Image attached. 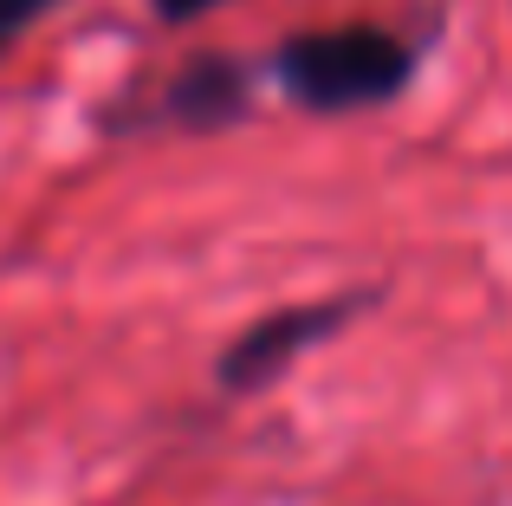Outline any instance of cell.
I'll use <instances>...</instances> for the list:
<instances>
[{"label":"cell","instance_id":"obj_5","mask_svg":"<svg viewBox=\"0 0 512 506\" xmlns=\"http://www.w3.org/2000/svg\"><path fill=\"white\" fill-rule=\"evenodd\" d=\"M150 7H156V20H163V26H188V20H201V13L227 7V0H150Z\"/></svg>","mask_w":512,"mask_h":506},{"label":"cell","instance_id":"obj_3","mask_svg":"<svg viewBox=\"0 0 512 506\" xmlns=\"http://www.w3.org/2000/svg\"><path fill=\"white\" fill-rule=\"evenodd\" d=\"M247 111H253V72L240 59H227V52H201V59H182L163 78V91H156L143 124H169V130L208 137V130L240 124Z\"/></svg>","mask_w":512,"mask_h":506},{"label":"cell","instance_id":"obj_4","mask_svg":"<svg viewBox=\"0 0 512 506\" xmlns=\"http://www.w3.org/2000/svg\"><path fill=\"white\" fill-rule=\"evenodd\" d=\"M59 7L65 0H0V52H7L20 33H33V26L46 20V13H59Z\"/></svg>","mask_w":512,"mask_h":506},{"label":"cell","instance_id":"obj_1","mask_svg":"<svg viewBox=\"0 0 512 506\" xmlns=\"http://www.w3.org/2000/svg\"><path fill=\"white\" fill-rule=\"evenodd\" d=\"M273 85L286 91L299 111L318 117H344V111H376L396 104L415 78V46L402 33L376 20H350V26H312L292 33L273 52Z\"/></svg>","mask_w":512,"mask_h":506},{"label":"cell","instance_id":"obj_2","mask_svg":"<svg viewBox=\"0 0 512 506\" xmlns=\"http://www.w3.org/2000/svg\"><path fill=\"white\" fill-rule=\"evenodd\" d=\"M363 305H370L363 292H338V299H318V305H279V312L253 318V325L221 351V364H214L221 390L253 396V390H266V383H279L305 351H318V344L338 338V331L363 312Z\"/></svg>","mask_w":512,"mask_h":506}]
</instances>
